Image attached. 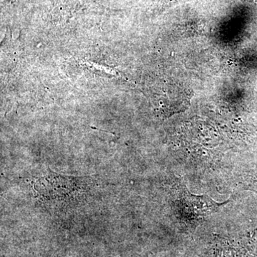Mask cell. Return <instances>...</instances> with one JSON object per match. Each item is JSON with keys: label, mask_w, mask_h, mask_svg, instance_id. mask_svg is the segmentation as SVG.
<instances>
[{"label": "cell", "mask_w": 257, "mask_h": 257, "mask_svg": "<svg viewBox=\"0 0 257 257\" xmlns=\"http://www.w3.org/2000/svg\"><path fill=\"white\" fill-rule=\"evenodd\" d=\"M182 205L184 206L187 214L192 216H204L217 210L221 205L226 204L216 203L208 196H195L185 191L182 194Z\"/></svg>", "instance_id": "6da1fadb"}]
</instances>
